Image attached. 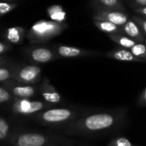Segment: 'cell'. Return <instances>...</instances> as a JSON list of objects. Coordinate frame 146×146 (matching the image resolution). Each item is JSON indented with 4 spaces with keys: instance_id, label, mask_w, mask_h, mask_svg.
Masks as SVG:
<instances>
[{
    "instance_id": "30",
    "label": "cell",
    "mask_w": 146,
    "mask_h": 146,
    "mask_svg": "<svg viewBox=\"0 0 146 146\" xmlns=\"http://www.w3.org/2000/svg\"><path fill=\"white\" fill-rule=\"evenodd\" d=\"M144 60H145V62H146V55H145V58H144Z\"/></svg>"
},
{
    "instance_id": "7",
    "label": "cell",
    "mask_w": 146,
    "mask_h": 146,
    "mask_svg": "<svg viewBox=\"0 0 146 146\" xmlns=\"http://www.w3.org/2000/svg\"><path fill=\"white\" fill-rule=\"evenodd\" d=\"M57 52L60 57L63 58H81L92 54V52L90 51L70 46H59L57 48Z\"/></svg>"
},
{
    "instance_id": "4",
    "label": "cell",
    "mask_w": 146,
    "mask_h": 146,
    "mask_svg": "<svg viewBox=\"0 0 146 146\" xmlns=\"http://www.w3.org/2000/svg\"><path fill=\"white\" fill-rule=\"evenodd\" d=\"M93 18L94 20L108 21L119 27L124 26L130 20L126 12L114 10H98L94 14Z\"/></svg>"
},
{
    "instance_id": "26",
    "label": "cell",
    "mask_w": 146,
    "mask_h": 146,
    "mask_svg": "<svg viewBox=\"0 0 146 146\" xmlns=\"http://www.w3.org/2000/svg\"><path fill=\"white\" fill-rule=\"evenodd\" d=\"M137 105L139 107H146V88L143 90V93L141 94L137 101Z\"/></svg>"
},
{
    "instance_id": "11",
    "label": "cell",
    "mask_w": 146,
    "mask_h": 146,
    "mask_svg": "<svg viewBox=\"0 0 146 146\" xmlns=\"http://www.w3.org/2000/svg\"><path fill=\"white\" fill-rule=\"evenodd\" d=\"M31 56L35 61L39 63H46L51 61L54 58V54L51 50L43 47L35 49L32 52Z\"/></svg>"
},
{
    "instance_id": "32",
    "label": "cell",
    "mask_w": 146,
    "mask_h": 146,
    "mask_svg": "<svg viewBox=\"0 0 146 146\" xmlns=\"http://www.w3.org/2000/svg\"><path fill=\"white\" fill-rule=\"evenodd\" d=\"M145 44H146V40H145Z\"/></svg>"
},
{
    "instance_id": "20",
    "label": "cell",
    "mask_w": 146,
    "mask_h": 146,
    "mask_svg": "<svg viewBox=\"0 0 146 146\" xmlns=\"http://www.w3.org/2000/svg\"><path fill=\"white\" fill-rule=\"evenodd\" d=\"M8 38L12 42H17L20 40V32L17 28H11L8 30Z\"/></svg>"
},
{
    "instance_id": "14",
    "label": "cell",
    "mask_w": 146,
    "mask_h": 146,
    "mask_svg": "<svg viewBox=\"0 0 146 146\" xmlns=\"http://www.w3.org/2000/svg\"><path fill=\"white\" fill-rule=\"evenodd\" d=\"M42 97L45 101L48 103H59L61 101V96L57 91V90L51 86L50 84H46L43 91H42Z\"/></svg>"
},
{
    "instance_id": "25",
    "label": "cell",
    "mask_w": 146,
    "mask_h": 146,
    "mask_svg": "<svg viewBox=\"0 0 146 146\" xmlns=\"http://www.w3.org/2000/svg\"><path fill=\"white\" fill-rule=\"evenodd\" d=\"M9 99H10V94L5 89L0 88V103L5 102Z\"/></svg>"
},
{
    "instance_id": "24",
    "label": "cell",
    "mask_w": 146,
    "mask_h": 146,
    "mask_svg": "<svg viewBox=\"0 0 146 146\" xmlns=\"http://www.w3.org/2000/svg\"><path fill=\"white\" fill-rule=\"evenodd\" d=\"M134 8L144 7L146 6V0H126Z\"/></svg>"
},
{
    "instance_id": "17",
    "label": "cell",
    "mask_w": 146,
    "mask_h": 146,
    "mask_svg": "<svg viewBox=\"0 0 146 146\" xmlns=\"http://www.w3.org/2000/svg\"><path fill=\"white\" fill-rule=\"evenodd\" d=\"M130 51L135 57L144 60V58H145V55H146V44L145 43H138V42H137L130 49Z\"/></svg>"
},
{
    "instance_id": "27",
    "label": "cell",
    "mask_w": 146,
    "mask_h": 146,
    "mask_svg": "<svg viewBox=\"0 0 146 146\" xmlns=\"http://www.w3.org/2000/svg\"><path fill=\"white\" fill-rule=\"evenodd\" d=\"M10 76V73L6 69L0 68V81H4L7 79Z\"/></svg>"
},
{
    "instance_id": "21",
    "label": "cell",
    "mask_w": 146,
    "mask_h": 146,
    "mask_svg": "<svg viewBox=\"0 0 146 146\" xmlns=\"http://www.w3.org/2000/svg\"><path fill=\"white\" fill-rule=\"evenodd\" d=\"M8 131H9V125L4 119L0 118V139H3L7 136Z\"/></svg>"
},
{
    "instance_id": "12",
    "label": "cell",
    "mask_w": 146,
    "mask_h": 146,
    "mask_svg": "<svg viewBox=\"0 0 146 146\" xmlns=\"http://www.w3.org/2000/svg\"><path fill=\"white\" fill-rule=\"evenodd\" d=\"M94 24L96 28H98L101 31L107 33L108 35L113 34H122L121 27H119L110 22L108 21H100V20H94Z\"/></svg>"
},
{
    "instance_id": "13",
    "label": "cell",
    "mask_w": 146,
    "mask_h": 146,
    "mask_svg": "<svg viewBox=\"0 0 146 146\" xmlns=\"http://www.w3.org/2000/svg\"><path fill=\"white\" fill-rule=\"evenodd\" d=\"M108 36L117 45H119L122 48L128 49V50H130L137 43L134 40L131 39L130 37L126 36L124 34H113V35H108Z\"/></svg>"
},
{
    "instance_id": "1",
    "label": "cell",
    "mask_w": 146,
    "mask_h": 146,
    "mask_svg": "<svg viewBox=\"0 0 146 146\" xmlns=\"http://www.w3.org/2000/svg\"><path fill=\"white\" fill-rule=\"evenodd\" d=\"M123 114L114 113H96L74 120L67 125L68 133H90L108 130L118 125Z\"/></svg>"
},
{
    "instance_id": "10",
    "label": "cell",
    "mask_w": 146,
    "mask_h": 146,
    "mask_svg": "<svg viewBox=\"0 0 146 146\" xmlns=\"http://www.w3.org/2000/svg\"><path fill=\"white\" fill-rule=\"evenodd\" d=\"M47 15L51 18V21L58 23H64L67 16L63 6L59 5H53L50 6L47 9Z\"/></svg>"
},
{
    "instance_id": "31",
    "label": "cell",
    "mask_w": 146,
    "mask_h": 146,
    "mask_svg": "<svg viewBox=\"0 0 146 146\" xmlns=\"http://www.w3.org/2000/svg\"><path fill=\"white\" fill-rule=\"evenodd\" d=\"M133 146H140V145H133Z\"/></svg>"
},
{
    "instance_id": "28",
    "label": "cell",
    "mask_w": 146,
    "mask_h": 146,
    "mask_svg": "<svg viewBox=\"0 0 146 146\" xmlns=\"http://www.w3.org/2000/svg\"><path fill=\"white\" fill-rule=\"evenodd\" d=\"M134 11L137 13L138 15H141L143 17H146V6L144 7H139V8H134Z\"/></svg>"
},
{
    "instance_id": "33",
    "label": "cell",
    "mask_w": 146,
    "mask_h": 146,
    "mask_svg": "<svg viewBox=\"0 0 146 146\" xmlns=\"http://www.w3.org/2000/svg\"><path fill=\"white\" fill-rule=\"evenodd\" d=\"M6 1H9V0H6Z\"/></svg>"
},
{
    "instance_id": "5",
    "label": "cell",
    "mask_w": 146,
    "mask_h": 146,
    "mask_svg": "<svg viewBox=\"0 0 146 146\" xmlns=\"http://www.w3.org/2000/svg\"><path fill=\"white\" fill-rule=\"evenodd\" d=\"M121 29H122V34L134 40L136 42L143 43L146 40L144 34L143 33L140 27L133 19H130L124 26L121 27Z\"/></svg>"
},
{
    "instance_id": "18",
    "label": "cell",
    "mask_w": 146,
    "mask_h": 146,
    "mask_svg": "<svg viewBox=\"0 0 146 146\" xmlns=\"http://www.w3.org/2000/svg\"><path fill=\"white\" fill-rule=\"evenodd\" d=\"M13 93L20 97L29 98L31 97L35 94V89L32 86H25V87H16L13 90Z\"/></svg>"
},
{
    "instance_id": "2",
    "label": "cell",
    "mask_w": 146,
    "mask_h": 146,
    "mask_svg": "<svg viewBox=\"0 0 146 146\" xmlns=\"http://www.w3.org/2000/svg\"><path fill=\"white\" fill-rule=\"evenodd\" d=\"M67 28L65 23H58L53 21H39L31 29V33L39 40H49L59 35Z\"/></svg>"
},
{
    "instance_id": "23",
    "label": "cell",
    "mask_w": 146,
    "mask_h": 146,
    "mask_svg": "<svg viewBox=\"0 0 146 146\" xmlns=\"http://www.w3.org/2000/svg\"><path fill=\"white\" fill-rule=\"evenodd\" d=\"M16 5L14 4H8V3H0V15H4L10 12Z\"/></svg>"
},
{
    "instance_id": "22",
    "label": "cell",
    "mask_w": 146,
    "mask_h": 146,
    "mask_svg": "<svg viewBox=\"0 0 146 146\" xmlns=\"http://www.w3.org/2000/svg\"><path fill=\"white\" fill-rule=\"evenodd\" d=\"M133 20L137 23V25L142 29L143 33L146 36V17H133Z\"/></svg>"
},
{
    "instance_id": "9",
    "label": "cell",
    "mask_w": 146,
    "mask_h": 146,
    "mask_svg": "<svg viewBox=\"0 0 146 146\" xmlns=\"http://www.w3.org/2000/svg\"><path fill=\"white\" fill-rule=\"evenodd\" d=\"M97 10H114L125 12V7L121 0H93Z\"/></svg>"
},
{
    "instance_id": "19",
    "label": "cell",
    "mask_w": 146,
    "mask_h": 146,
    "mask_svg": "<svg viewBox=\"0 0 146 146\" xmlns=\"http://www.w3.org/2000/svg\"><path fill=\"white\" fill-rule=\"evenodd\" d=\"M108 145L109 146H133L131 141L124 137H119L113 139Z\"/></svg>"
},
{
    "instance_id": "34",
    "label": "cell",
    "mask_w": 146,
    "mask_h": 146,
    "mask_svg": "<svg viewBox=\"0 0 146 146\" xmlns=\"http://www.w3.org/2000/svg\"><path fill=\"white\" fill-rule=\"evenodd\" d=\"M108 146H109V145H108Z\"/></svg>"
},
{
    "instance_id": "15",
    "label": "cell",
    "mask_w": 146,
    "mask_h": 146,
    "mask_svg": "<svg viewBox=\"0 0 146 146\" xmlns=\"http://www.w3.org/2000/svg\"><path fill=\"white\" fill-rule=\"evenodd\" d=\"M40 73V68L35 65H29L22 69L20 71V77L27 82L34 81Z\"/></svg>"
},
{
    "instance_id": "6",
    "label": "cell",
    "mask_w": 146,
    "mask_h": 146,
    "mask_svg": "<svg viewBox=\"0 0 146 146\" xmlns=\"http://www.w3.org/2000/svg\"><path fill=\"white\" fill-rule=\"evenodd\" d=\"M46 143V138L38 133H26L18 137L19 146H43Z\"/></svg>"
},
{
    "instance_id": "3",
    "label": "cell",
    "mask_w": 146,
    "mask_h": 146,
    "mask_svg": "<svg viewBox=\"0 0 146 146\" xmlns=\"http://www.w3.org/2000/svg\"><path fill=\"white\" fill-rule=\"evenodd\" d=\"M78 118V112L68 108H53L48 109L42 113V119L51 124H61L76 120Z\"/></svg>"
},
{
    "instance_id": "29",
    "label": "cell",
    "mask_w": 146,
    "mask_h": 146,
    "mask_svg": "<svg viewBox=\"0 0 146 146\" xmlns=\"http://www.w3.org/2000/svg\"><path fill=\"white\" fill-rule=\"evenodd\" d=\"M5 45H4V44H2V43H0V53H2V52L5 51Z\"/></svg>"
},
{
    "instance_id": "16",
    "label": "cell",
    "mask_w": 146,
    "mask_h": 146,
    "mask_svg": "<svg viewBox=\"0 0 146 146\" xmlns=\"http://www.w3.org/2000/svg\"><path fill=\"white\" fill-rule=\"evenodd\" d=\"M44 107V103L41 102H29L23 101L20 104V110L25 113H32L41 110Z\"/></svg>"
},
{
    "instance_id": "8",
    "label": "cell",
    "mask_w": 146,
    "mask_h": 146,
    "mask_svg": "<svg viewBox=\"0 0 146 146\" xmlns=\"http://www.w3.org/2000/svg\"><path fill=\"white\" fill-rule=\"evenodd\" d=\"M106 55L108 58L116 59V60H119V61H125V62H145L143 59L138 58L137 57H135L130 50L128 49H125V48H119V49H115L113 51H110L106 53Z\"/></svg>"
}]
</instances>
